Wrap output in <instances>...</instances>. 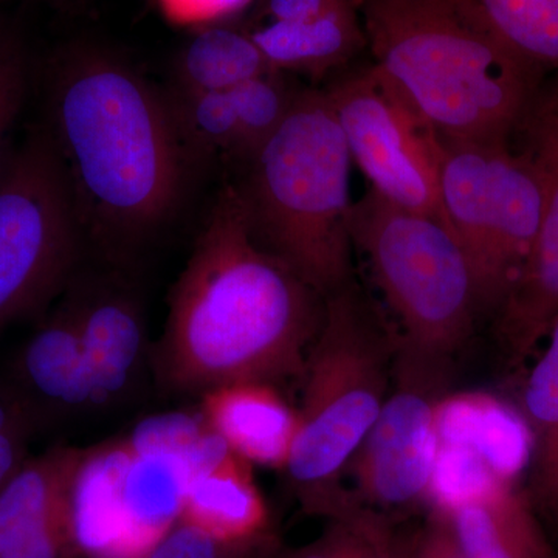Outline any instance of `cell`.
<instances>
[{"mask_svg": "<svg viewBox=\"0 0 558 558\" xmlns=\"http://www.w3.org/2000/svg\"><path fill=\"white\" fill-rule=\"evenodd\" d=\"M245 28L271 68L284 73L323 75L347 64L368 44L355 2L317 20L253 22Z\"/></svg>", "mask_w": 558, "mask_h": 558, "instance_id": "obj_19", "label": "cell"}, {"mask_svg": "<svg viewBox=\"0 0 558 558\" xmlns=\"http://www.w3.org/2000/svg\"><path fill=\"white\" fill-rule=\"evenodd\" d=\"M131 447L117 438L84 451L70 499L75 550L90 558H142L148 549L132 531L120 499Z\"/></svg>", "mask_w": 558, "mask_h": 558, "instance_id": "obj_17", "label": "cell"}, {"mask_svg": "<svg viewBox=\"0 0 558 558\" xmlns=\"http://www.w3.org/2000/svg\"><path fill=\"white\" fill-rule=\"evenodd\" d=\"M252 0H157L172 24L204 27L223 22L247 9Z\"/></svg>", "mask_w": 558, "mask_h": 558, "instance_id": "obj_32", "label": "cell"}, {"mask_svg": "<svg viewBox=\"0 0 558 558\" xmlns=\"http://www.w3.org/2000/svg\"><path fill=\"white\" fill-rule=\"evenodd\" d=\"M50 5H53L54 9L62 11H73L78 9V7L84 5L86 0H46Z\"/></svg>", "mask_w": 558, "mask_h": 558, "instance_id": "obj_34", "label": "cell"}, {"mask_svg": "<svg viewBox=\"0 0 558 558\" xmlns=\"http://www.w3.org/2000/svg\"><path fill=\"white\" fill-rule=\"evenodd\" d=\"M451 380L396 368L391 389L351 468L354 497L395 515L432 502L442 440L439 414Z\"/></svg>", "mask_w": 558, "mask_h": 558, "instance_id": "obj_10", "label": "cell"}, {"mask_svg": "<svg viewBox=\"0 0 558 558\" xmlns=\"http://www.w3.org/2000/svg\"><path fill=\"white\" fill-rule=\"evenodd\" d=\"M359 499L352 494L344 508L326 519V526L314 542L299 549H289L286 558H352L354 557L355 532L354 509Z\"/></svg>", "mask_w": 558, "mask_h": 558, "instance_id": "obj_30", "label": "cell"}, {"mask_svg": "<svg viewBox=\"0 0 558 558\" xmlns=\"http://www.w3.org/2000/svg\"><path fill=\"white\" fill-rule=\"evenodd\" d=\"M446 510L465 558H558L537 510L509 481L490 480Z\"/></svg>", "mask_w": 558, "mask_h": 558, "instance_id": "obj_16", "label": "cell"}, {"mask_svg": "<svg viewBox=\"0 0 558 558\" xmlns=\"http://www.w3.org/2000/svg\"><path fill=\"white\" fill-rule=\"evenodd\" d=\"M515 135H523L520 150L542 179L543 215L526 266L494 318L499 354L512 371L534 355L558 317V75L542 83Z\"/></svg>", "mask_w": 558, "mask_h": 558, "instance_id": "obj_11", "label": "cell"}, {"mask_svg": "<svg viewBox=\"0 0 558 558\" xmlns=\"http://www.w3.org/2000/svg\"><path fill=\"white\" fill-rule=\"evenodd\" d=\"M398 330L352 279L325 296L301 377L299 429L284 476L304 513L330 519L351 499L352 459L391 389Z\"/></svg>", "mask_w": 558, "mask_h": 558, "instance_id": "obj_4", "label": "cell"}, {"mask_svg": "<svg viewBox=\"0 0 558 558\" xmlns=\"http://www.w3.org/2000/svg\"><path fill=\"white\" fill-rule=\"evenodd\" d=\"M205 422L231 453L252 465L284 470L299 429V411L281 389L263 381H236L201 396Z\"/></svg>", "mask_w": 558, "mask_h": 558, "instance_id": "obj_15", "label": "cell"}, {"mask_svg": "<svg viewBox=\"0 0 558 558\" xmlns=\"http://www.w3.org/2000/svg\"><path fill=\"white\" fill-rule=\"evenodd\" d=\"M86 449L57 446L0 488V558H72L73 483Z\"/></svg>", "mask_w": 558, "mask_h": 558, "instance_id": "obj_13", "label": "cell"}, {"mask_svg": "<svg viewBox=\"0 0 558 558\" xmlns=\"http://www.w3.org/2000/svg\"><path fill=\"white\" fill-rule=\"evenodd\" d=\"M32 62L24 40L0 21V174L11 150L9 134L27 100Z\"/></svg>", "mask_w": 558, "mask_h": 558, "instance_id": "obj_27", "label": "cell"}, {"mask_svg": "<svg viewBox=\"0 0 558 558\" xmlns=\"http://www.w3.org/2000/svg\"><path fill=\"white\" fill-rule=\"evenodd\" d=\"M191 163L216 156L240 160V124L230 92H167Z\"/></svg>", "mask_w": 558, "mask_h": 558, "instance_id": "obj_23", "label": "cell"}, {"mask_svg": "<svg viewBox=\"0 0 558 558\" xmlns=\"http://www.w3.org/2000/svg\"><path fill=\"white\" fill-rule=\"evenodd\" d=\"M274 70L247 28L226 22L197 27L172 62V89L230 92Z\"/></svg>", "mask_w": 558, "mask_h": 558, "instance_id": "obj_22", "label": "cell"}, {"mask_svg": "<svg viewBox=\"0 0 558 558\" xmlns=\"http://www.w3.org/2000/svg\"><path fill=\"white\" fill-rule=\"evenodd\" d=\"M325 92L371 190L396 207L447 223L440 197L446 143L409 95L376 64Z\"/></svg>", "mask_w": 558, "mask_h": 558, "instance_id": "obj_9", "label": "cell"}, {"mask_svg": "<svg viewBox=\"0 0 558 558\" xmlns=\"http://www.w3.org/2000/svg\"><path fill=\"white\" fill-rule=\"evenodd\" d=\"M349 233L398 323L396 366L451 380L481 319L475 279L453 231L369 190L352 202Z\"/></svg>", "mask_w": 558, "mask_h": 558, "instance_id": "obj_6", "label": "cell"}, {"mask_svg": "<svg viewBox=\"0 0 558 558\" xmlns=\"http://www.w3.org/2000/svg\"><path fill=\"white\" fill-rule=\"evenodd\" d=\"M546 348L524 379L521 411L531 435V484L527 497L558 527V317Z\"/></svg>", "mask_w": 558, "mask_h": 558, "instance_id": "obj_20", "label": "cell"}, {"mask_svg": "<svg viewBox=\"0 0 558 558\" xmlns=\"http://www.w3.org/2000/svg\"><path fill=\"white\" fill-rule=\"evenodd\" d=\"M354 521L357 539L352 558H405L409 537L398 531L395 515L359 501Z\"/></svg>", "mask_w": 558, "mask_h": 558, "instance_id": "obj_29", "label": "cell"}, {"mask_svg": "<svg viewBox=\"0 0 558 558\" xmlns=\"http://www.w3.org/2000/svg\"><path fill=\"white\" fill-rule=\"evenodd\" d=\"M351 154L325 90L299 98L236 185L253 234L323 296L354 278Z\"/></svg>", "mask_w": 558, "mask_h": 558, "instance_id": "obj_5", "label": "cell"}, {"mask_svg": "<svg viewBox=\"0 0 558 558\" xmlns=\"http://www.w3.org/2000/svg\"><path fill=\"white\" fill-rule=\"evenodd\" d=\"M180 520L220 539L255 538L274 529L252 464L231 451L194 473Z\"/></svg>", "mask_w": 558, "mask_h": 558, "instance_id": "obj_18", "label": "cell"}, {"mask_svg": "<svg viewBox=\"0 0 558 558\" xmlns=\"http://www.w3.org/2000/svg\"><path fill=\"white\" fill-rule=\"evenodd\" d=\"M84 255L64 168L40 126L0 174V329L49 310Z\"/></svg>", "mask_w": 558, "mask_h": 558, "instance_id": "obj_8", "label": "cell"}, {"mask_svg": "<svg viewBox=\"0 0 558 558\" xmlns=\"http://www.w3.org/2000/svg\"><path fill=\"white\" fill-rule=\"evenodd\" d=\"M43 130L64 168L86 252L134 274L174 218L189 172L167 94L116 50L73 40L44 76Z\"/></svg>", "mask_w": 558, "mask_h": 558, "instance_id": "obj_1", "label": "cell"}, {"mask_svg": "<svg viewBox=\"0 0 558 558\" xmlns=\"http://www.w3.org/2000/svg\"><path fill=\"white\" fill-rule=\"evenodd\" d=\"M444 143V216L468 256L481 318L494 319L537 240L542 179L510 142Z\"/></svg>", "mask_w": 558, "mask_h": 558, "instance_id": "obj_7", "label": "cell"}, {"mask_svg": "<svg viewBox=\"0 0 558 558\" xmlns=\"http://www.w3.org/2000/svg\"><path fill=\"white\" fill-rule=\"evenodd\" d=\"M39 425L27 403L0 381V488L31 459L28 446Z\"/></svg>", "mask_w": 558, "mask_h": 558, "instance_id": "obj_28", "label": "cell"}, {"mask_svg": "<svg viewBox=\"0 0 558 558\" xmlns=\"http://www.w3.org/2000/svg\"><path fill=\"white\" fill-rule=\"evenodd\" d=\"M354 0H263L253 22H301L317 20Z\"/></svg>", "mask_w": 558, "mask_h": 558, "instance_id": "obj_33", "label": "cell"}, {"mask_svg": "<svg viewBox=\"0 0 558 558\" xmlns=\"http://www.w3.org/2000/svg\"><path fill=\"white\" fill-rule=\"evenodd\" d=\"M288 73L269 70L230 90L240 124V160L247 163L281 126L299 98Z\"/></svg>", "mask_w": 558, "mask_h": 558, "instance_id": "obj_25", "label": "cell"}, {"mask_svg": "<svg viewBox=\"0 0 558 558\" xmlns=\"http://www.w3.org/2000/svg\"><path fill=\"white\" fill-rule=\"evenodd\" d=\"M277 531L248 539H220L178 520L142 558H286Z\"/></svg>", "mask_w": 558, "mask_h": 558, "instance_id": "obj_26", "label": "cell"}, {"mask_svg": "<svg viewBox=\"0 0 558 558\" xmlns=\"http://www.w3.org/2000/svg\"><path fill=\"white\" fill-rule=\"evenodd\" d=\"M323 312L325 296L259 244L227 185L172 289L150 351L154 385L199 398L236 381L300 385Z\"/></svg>", "mask_w": 558, "mask_h": 558, "instance_id": "obj_2", "label": "cell"}, {"mask_svg": "<svg viewBox=\"0 0 558 558\" xmlns=\"http://www.w3.org/2000/svg\"><path fill=\"white\" fill-rule=\"evenodd\" d=\"M5 381L27 403L39 428L72 424L101 413L64 295L22 344Z\"/></svg>", "mask_w": 558, "mask_h": 558, "instance_id": "obj_14", "label": "cell"}, {"mask_svg": "<svg viewBox=\"0 0 558 558\" xmlns=\"http://www.w3.org/2000/svg\"><path fill=\"white\" fill-rule=\"evenodd\" d=\"M405 558H465L449 515L432 505L427 520L407 539Z\"/></svg>", "mask_w": 558, "mask_h": 558, "instance_id": "obj_31", "label": "cell"}, {"mask_svg": "<svg viewBox=\"0 0 558 558\" xmlns=\"http://www.w3.org/2000/svg\"><path fill=\"white\" fill-rule=\"evenodd\" d=\"M62 295L72 310L101 413L137 402L153 380V344L134 274L81 264Z\"/></svg>", "mask_w": 558, "mask_h": 558, "instance_id": "obj_12", "label": "cell"}, {"mask_svg": "<svg viewBox=\"0 0 558 558\" xmlns=\"http://www.w3.org/2000/svg\"><path fill=\"white\" fill-rule=\"evenodd\" d=\"M194 472L189 459L179 454L137 453L131 447L121 470L120 499L132 531L146 549L180 519Z\"/></svg>", "mask_w": 558, "mask_h": 558, "instance_id": "obj_21", "label": "cell"}, {"mask_svg": "<svg viewBox=\"0 0 558 558\" xmlns=\"http://www.w3.org/2000/svg\"><path fill=\"white\" fill-rule=\"evenodd\" d=\"M366 43L444 142H510L543 70L495 31L475 0H362Z\"/></svg>", "mask_w": 558, "mask_h": 558, "instance_id": "obj_3", "label": "cell"}, {"mask_svg": "<svg viewBox=\"0 0 558 558\" xmlns=\"http://www.w3.org/2000/svg\"><path fill=\"white\" fill-rule=\"evenodd\" d=\"M484 16L543 72L558 70V0H475Z\"/></svg>", "mask_w": 558, "mask_h": 558, "instance_id": "obj_24", "label": "cell"}]
</instances>
